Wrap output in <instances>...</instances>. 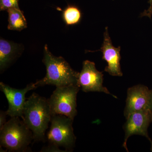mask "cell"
Returning <instances> with one entry per match:
<instances>
[{
	"instance_id": "obj_1",
	"label": "cell",
	"mask_w": 152,
	"mask_h": 152,
	"mask_svg": "<svg viewBox=\"0 0 152 152\" xmlns=\"http://www.w3.org/2000/svg\"><path fill=\"white\" fill-rule=\"evenodd\" d=\"M52 115L48 99L34 93L27 99L22 119L32 132L34 142H45Z\"/></svg>"
},
{
	"instance_id": "obj_2",
	"label": "cell",
	"mask_w": 152,
	"mask_h": 152,
	"mask_svg": "<svg viewBox=\"0 0 152 152\" xmlns=\"http://www.w3.org/2000/svg\"><path fill=\"white\" fill-rule=\"evenodd\" d=\"M42 61L46 67V75L34 83L37 87L45 85H53L56 87L71 85L78 86L79 72L73 69L63 57L52 54L47 45L44 48Z\"/></svg>"
},
{
	"instance_id": "obj_3",
	"label": "cell",
	"mask_w": 152,
	"mask_h": 152,
	"mask_svg": "<svg viewBox=\"0 0 152 152\" xmlns=\"http://www.w3.org/2000/svg\"><path fill=\"white\" fill-rule=\"evenodd\" d=\"M32 140V132L18 117H12L0 129L1 146L9 151H28Z\"/></svg>"
},
{
	"instance_id": "obj_4",
	"label": "cell",
	"mask_w": 152,
	"mask_h": 152,
	"mask_svg": "<svg viewBox=\"0 0 152 152\" xmlns=\"http://www.w3.org/2000/svg\"><path fill=\"white\" fill-rule=\"evenodd\" d=\"M80 88L74 85L56 87L48 99L52 115H64L74 120L77 113V97Z\"/></svg>"
},
{
	"instance_id": "obj_5",
	"label": "cell",
	"mask_w": 152,
	"mask_h": 152,
	"mask_svg": "<svg viewBox=\"0 0 152 152\" xmlns=\"http://www.w3.org/2000/svg\"><path fill=\"white\" fill-rule=\"evenodd\" d=\"M73 121L64 115H53L47 134L50 144L63 147L66 151H72L76 140L72 126Z\"/></svg>"
},
{
	"instance_id": "obj_6",
	"label": "cell",
	"mask_w": 152,
	"mask_h": 152,
	"mask_svg": "<svg viewBox=\"0 0 152 152\" xmlns=\"http://www.w3.org/2000/svg\"><path fill=\"white\" fill-rule=\"evenodd\" d=\"M104 75L97 70L94 62L86 60L83 62L81 72L79 73L77 85L84 92H98L111 95L114 98L116 96L112 94L103 85Z\"/></svg>"
},
{
	"instance_id": "obj_7",
	"label": "cell",
	"mask_w": 152,
	"mask_h": 152,
	"mask_svg": "<svg viewBox=\"0 0 152 152\" xmlns=\"http://www.w3.org/2000/svg\"><path fill=\"white\" fill-rule=\"evenodd\" d=\"M126 119V121L123 127L125 136L123 147L128 152L127 142L131 136L139 135L150 138L148 128L152 122V113L151 110L148 109L133 113Z\"/></svg>"
},
{
	"instance_id": "obj_8",
	"label": "cell",
	"mask_w": 152,
	"mask_h": 152,
	"mask_svg": "<svg viewBox=\"0 0 152 152\" xmlns=\"http://www.w3.org/2000/svg\"><path fill=\"white\" fill-rule=\"evenodd\" d=\"M37 88L34 83H31L24 88L18 89L1 82L0 90L4 94L8 102V109L6 111L7 115L11 118L18 117L22 118L26 102V94Z\"/></svg>"
},
{
	"instance_id": "obj_9",
	"label": "cell",
	"mask_w": 152,
	"mask_h": 152,
	"mask_svg": "<svg viewBox=\"0 0 152 152\" xmlns=\"http://www.w3.org/2000/svg\"><path fill=\"white\" fill-rule=\"evenodd\" d=\"M151 91L148 87L142 85H137L128 89L124 111L126 118L133 113L150 109Z\"/></svg>"
},
{
	"instance_id": "obj_10",
	"label": "cell",
	"mask_w": 152,
	"mask_h": 152,
	"mask_svg": "<svg viewBox=\"0 0 152 152\" xmlns=\"http://www.w3.org/2000/svg\"><path fill=\"white\" fill-rule=\"evenodd\" d=\"M121 47L115 48L113 46L111 39L109 36L108 28L106 27L104 34V42L101 51L103 53V59L107 63L105 72L113 76L122 77L123 73L121 69L120 61Z\"/></svg>"
},
{
	"instance_id": "obj_11",
	"label": "cell",
	"mask_w": 152,
	"mask_h": 152,
	"mask_svg": "<svg viewBox=\"0 0 152 152\" xmlns=\"http://www.w3.org/2000/svg\"><path fill=\"white\" fill-rule=\"evenodd\" d=\"M18 44L1 39L0 40V70L2 73L20 54Z\"/></svg>"
},
{
	"instance_id": "obj_12",
	"label": "cell",
	"mask_w": 152,
	"mask_h": 152,
	"mask_svg": "<svg viewBox=\"0 0 152 152\" xmlns=\"http://www.w3.org/2000/svg\"><path fill=\"white\" fill-rule=\"evenodd\" d=\"M8 13V29L13 31H21L27 27L26 20L20 8H12Z\"/></svg>"
},
{
	"instance_id": "obj_13",
	"label": "cell",
	"mask_w": 152,
	"mask_h": 152,
	"mask_svg": "<svg viewBox=\"0 0 152 152\" xmlns=\"http://www.w3.org/2000/svg\"><path fill=\"white\" fill-rule=\"evenodd\" d=\"M63 18L67 25L77 24L81 20V12L77 7L69 6L63 12Z\"/></svg>"
},
{
	"instance_id": "obj_14",
	"label": "cell",
	"mask_w": 152,
	"mask_h": 152,
	"mask_svg": "<svg viewBox=\"0 0 152 152\" xmlns=\"http://www.w3.org/2000/svg\"><path fill=\"white\" fill-rule=\"evenodd\" d=\"M19 0H0L1 11H7L9 9L19 8Z\"/></svg>"
},
{
	"instance_id": "obj_15",
	"label": "cell",
	"mask_w": 152,
	"mask_h": 152,
	"mask_svg": "<svg viewBox=\"0 0 152 152\" xmlns=\"http://www.w3.org/2000/svg\"><path fill=\"white\" fill-rule=\"evenodd\" d=\"M40 152H65L62 150L60 149L59 147L55 145L50 144L48 146L44 147Z\"/></svg>"
},
{
	"instance_id": "obj_16",
	"label": "cell",
	"mask_w": 152,
	"mask_h": 152,
	"mask_svg": "<svg viewBox=\"0 0 152 152\" xmlns=\"http://www.w3.org/2000/svg\"><path fill=\"white\" fill-rule=\"evenodd\" d=\"M148 3L150 4V7L148 10H145L141 14V17L147 16L151 18L152 15V0H149Z\"/></svg>"
},
{
	"instance_id": "obj_17",
	"label": "cell",
	"mask_w": 152,
	"mask_h": 152,
	"mask_svg": "<svg viewBox=\"0 0 152 152\" xmlns=\"http://www.w3.org/2000/svg\"><path fill=\"white\" fill-rule=\"evenodd\" d=\"M7 115L6 114V112L1 111L0 112V129L3 127V126L7 123L6 118Z\"/></svg>"
},
{
	"instance_id": "obj_18",
	"label": "cell",
	"mask_w": 152,
	"mask_h": 152,
	"mask_svg": "<svg viewBox=\"0 0 152 152\" xmlns=\"http://www.w3.org/2000/svg\"><path fill=\"white\" fill-rule=\"evenodd\" d=\"M149 108L152 113V90H151V96H150Z\"/></svg>"
},
{
	"instance_id": "obj_19",
	"label": "cell",
	"mask_w": 152,
	"mask_h": 152,
	"mask_svg": "<svg viewBox=\"0 0 152 152\" xmlns=\"http://www.w3.org/2000/svg\"><path fill=\"white\" fill-rule=\"evenodd\" d=\"M148 140H149L150 142H151V151L152 152V140L150 138Z\"/></svg>"
}]
</instances>
